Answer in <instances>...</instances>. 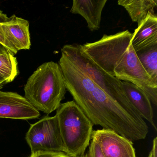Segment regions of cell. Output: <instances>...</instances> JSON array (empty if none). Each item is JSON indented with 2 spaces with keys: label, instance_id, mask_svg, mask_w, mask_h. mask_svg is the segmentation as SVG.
Wrapping results in <instances>:
<instances>
[{
  "label": "cell",
  "instance_id": "14",
  "mask_svg": "<svg viewBox=\"0 0 157 157\" xmlns=\"http://www.w3.org/2000/svg\"><path fill=\"white\" fill-rule=\"evenodd\" d=\"M131 43L133 48L157 39V16L149 13L133 33Z\"/></svg>",
  "mask_w": 157,
  "mask_h": 157
},
{
  "label": "cell",
  "instance_id": "5",
  "mask_svg": "<svg viewBox=\"0 0 157 157\" xmlns=\"http://www.w3.org/2000/svg\"><path fill=\"white\" fill-rule=\"evenodd\" d=\"M61 55L84 72L106 94L136 117L142 118L128 100L122 81L104 71L82 50V45H65Z\"/></svg>",
  "mask_w": 157,
  "mask_h": 157
},
{
  "label": "cell",
  "instance_id": "10",
  "mask_svg": "<svg viewBox=\"0 0 157 157\" xmlns=\"http://www.w3.org/2000/svg\"><path fill=\"white\" fill-rule=\"evenodd\" d=\"M107 0H73L71 13L81 15L85 19L91 32L101 26L102 12Z\"/></svg>",
  "mask_w": 157,
  "mask_h": 157
},
{
  "label": "cell",
  "instance_id": "11",
  "mask_svg": "<svg viewBox=\"0 0 157 157\" xmlns=\"http://www.w3.org/2000/svg\"><path fill=\"white\" fill-rule=\"evenodd\" d=\"M126 96L143 119L149 122L157 131L154 122L151 102L147 94L137 86L128 82L122 81Z\"/></svg>",
  "mask_w": 157,
  "mask_h": 157
},
{
  "label": "cell",
  "instance_id": "22",
  "mask_svg": "<svg viewBox=\"0 0 157 157\" xmlns=\"http://www.w3.org/2000/svg\"><path fill=\"white\" fill-rule=\"evenodd\" d=\"M81 157H88V156H87V154H85V155H83V156H82Z\"/></svg>",
  "mask_w": 157,
  "mask_h": 157
},
{
  "label": "cell",
  "instance_id": "13",
  "mask_svg": "<svg viewBox=\"0 0 157 157\" xmlns=\"http://www.w3.org/2000/svg\"><path fill=\"white\" fill-rule=\"evenodd\" d=\"M118 5L124 7L132 21L139 25L149 13L156 14L157 0H119Z\"/></svg>",
  "mask_w": 157,
  "mask_h": 157
},
{
  "label": "cell",
  "instance_id": "4",
  "mask_svg": "<svg viewBox=\"0 0 157 157\" xmlns=\"http://www.w3.org/2000/svg\"><path fill=\"white\" fill-rule=\"evenodd\" d=\"M56 116L64 146V151L72 157L84 155L90 145L94 124L75 101L61 103Z\"/></svg>",
  "mask_w": 157,
  "mask_h": 157
},
{
  "label": "cell",
  "instance_id": "15",
  "mask_svg": "<svg viewBox=\"0 0 157 157\" xmlns=\"http://www.w3.org/2000/svg\"><path fill=\"white\" fill-rule=\"evenodd\" d=\"M19 74L16 57L10 52L0 54V77L6 83L14 80Z\"/></svg>",
  "mask_w": 157,
  "mask_h": 157
},
{
  "label": "cell",
  "instance_id": "12",
  "mask_svg": "<svg viewBox=\"0 0 157 157\" xmlns=\"http://www.w3.org/2000/svg\"><path fill=\"white\" fill-rule=\"evenodd\" d=\"M140 64L157 83V39L134 48Z\"/></svg>",
  "mask_w": 157,
  "mask_h": 157
},
{
  "label": "cell",
  "instance_id": "9",
  "mask_svg": "<svg viewBox=\"0 0 157 157\" xmlns=\"http://www.w3.org/2000/svg\"><path fill=\"white\" fill-rule=\"evenodd\" d=\"M0 25L6 41L16 51L31 48L30 23L28 21L13 15L0 22Z\"/></svg>",
  "mask_w": 157,
  "mask_h": 157
},
{
  "label": "cell",
  "instance_id": "20",
  "mask_svg": "<svg viewBox=\"0 0 157 157\" xmlns=\"http://www.w3.org/2000/svg\"><path fill=\"white\" fill-rule=\"evenodd\" d=\"M7 52H10L7 48L0 44V54H3Z\"/></svg>",
  "mask_w": 157,
  "mask_h": 157
},
{
  "label": "cell",
  "instance_id": "6",
  "mask_svg": "<svg viewBox=\"0 0 157 157\" xmlns=\"http://www.w3.org/2000/svg\"><path fill=\"white\" fill-rule=\"evenodd\" d=\"M32 153L64 151V146L56 116H46L31 125L25 136Z\"/></svg>",
  "mask_w": 157,
  "mask_h": 157
},
{
  "label": "cell",
  "instance_id": "21",
  "mask_svg": "<svg viewBox=\"0 0 157 157\" xmlns=\"http://www.w3.org/2000/svg\"><path fill=\"white\" fill-rule=\"evenodd\" d=\"M6 84L5 80L1 77H0V89H1L2 87Z\"/></svg>",
  "mask_w": 157,
  "mask_h": 157
},
{
  "label": "cell",
  "instance_id": "8",
  "mask_svg": "<svg viewBox=\"0 0 157 157\" xmlns=\"http://www.w3.org/2000/svg\"><path fill=\"white\" fill-rule=\"evenodd\" d=\"M40 112L24 96L0 89V118L29 120L40 116Z\"/></svg>",
  "mask_w": 157,
  "mask_h": 157
},
{
  "label": "cell",
  "instance_id": "3",
  "mask_svg": "<svg viewBox=\"0 0 157 157\" xmlns=\"http://www.w3.org/2000/svg\"><path fill=\"white\" fill-rule=\"evenodd\" d=\"M24 91L25 97L38 111L48 114L56 110L67 91L58 63L49 61L40 65L27 80Z\"/></svg>",
  "mask_w": 157,
  "mask_h": 157
},
{
  "label": "cell",
  "instance_id": "7",
  "mask_svg": "<svg viewBox=\"0 0 157 157\" xmlns=\"http://www.w3.org/2000/svg\"><path fill=\"white\" fill-rule=\"evenodd\" d=\"M91 140L99 145L105 157H136L132 141L112 129L93 130Z\"/></svg>",
  "mask_w": 157,
  "mask_h": 157
},
{
  "label": "cell",
  "instance_id": "18",
  "mask_svg": "<svg viewBox=\"0 0 157 157\" xmlns=\"http://www.w3.org/2000/svg\"><path fill=\"white\" fill-rule=\"evenodd\" d=\"M29 157H72L65 152L56 151H37L32 153Z\"/></svg>",
  "mask_w": 157,
  "mask_h": 157
},
{
  "label": "cell",
  "instance_id": "17",
  "mask_svg": "<svg viewBox=\"0 0 157 157\" xmlns=\"http://www.w3.org/2000/svg\"><path fill=\"white\" fill-rule=\"evenodd\" d=\"M87 156L88 157H105L99 145L92 140L89 145V150Z\"/></svg>",
  "mask_w": 157,
  "mask_h": 157
},
{
  "label": "cell",
  "instance_id": "16",
  "mask_svg": "<svg viewBox=\"0 0 157 157\" xmlns=\"http://www.w3.org/2000/svg\"><path fill=\"white\" fill-rule=\"evenodd\" d=\"M8 17H7L6 14H4L0 10V22H1L7 20ZM0 44H2L3 46L5 47L6 48H7L11 53H12L14 56H15L17 53V51H16L9 43L7 42L2 32L1 29V25H0Z\"/></svg>",
  "mask_w": 157,
  "mask_h": 157
},
{
  "label": "cell",
  "instance_id": "2",
  "mask_svg": "<svg viewBox=\"0 0 157 157\" xmlns=\"http://www.w3.org/2000/svg\"><path fill=\"white\" fill-rule=\"evenodd\" d=\"M133 34L127 30L104 34L100 40L82 45V50L104 71L123 81L137 86L151 102L157 105V83L140 64L132 46Z\"/></svg>",
  "mask_w": 157,
  "mask_h": 157
},
{
  "label": "cell",
  "instance_id": "19",
  "mask_svg": "<svg viewBox=\"0 0 157 157\" xmlns=\"http://www.w3.org/2000/svg\"><path fill=\"white\" fill-rule=\"evenodd\" d=\"M147 157H157V138L153 139L152 149Z\"/></svg>",
  "mask_w": 157,
  "mask_h": 157
},
{
  "label": "cell",
  "instance_id": "1",
  "mask_svg": "<svg viewBox=\"0 0 157 157\" xmlns=\"http://www.w3.org/2000/svg\"><path fill=\"white\" fill-rule=\"evenodd\" d=\"M58 64L67 90L93 124L112 129L131 141L146 138L148 127L143 118L126 110L64 56Z\"/></svg>",
  "mask_w": 157,
  "mask_h": 157
}]
</instances>
